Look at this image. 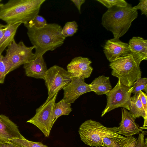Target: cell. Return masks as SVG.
<instances>
[{
    "mask_svg": "<svg viewBox=\"0 0 147 147\" xmlns=\"http://www.w3.org/2000/svg\"><path fill=\"white\" fill-rule=\"evenodd\" d=\"M134 90L132 93L135 94L140 91H144L147 93V78H138L134 83Z\"/></svg>",
    "mask_w": 147,
    "mask_h": 147,
    "instance_id": "603a6c76",
    "label": "cell"
},
{
    "mask_svg": "<svg viewBox=\"0 0 147 147\" xmlns=\"http://www.w3.org/2000/svg\"><path fill=\"white\" fill-rule=\"evenodd\" d=\"M17 125L5 115H0V143L8 142L14 138H22Z\"/></svg>",
    "mask_w": 147,
    "mask_h": 147,
    "instance_id": "4fadbf2b",
    "label": "cell"
},
{
    "mask_svg": "<svg viewBox=\"0 0 147 147\" xmlns=\"http://www.w3.org/2000/svg\"><path fill=\"white\" fill-rule=\"evenodd\" d=\"M58 92L45 102L36 110L35 115L28 120L38 128L45 137H49L54 124L53 122V110Z\"/></svg>",
    "mask_w": 147,
    "mask_h": 147,
    "instance_id": "ba28073f",
    "label": "cell"
},
{
    "mask_svg": "<svg viewBox=\"0 0 147 147\" xmlns=\"http://www.w3.org/2000/svg\"><path fill=\"white\" fill-rule=\"evenodd\" d=\"M24 24L30 27H33L39 29L44 27L47 23L45 19L43 17L38 15L28 23Z\"/></svg>",
    "mask_w": 147,
    "mask_h": 147,
    "instance_id": "d4e9b609",
    "label": "cell"
},
{
    "mask_svg": "<svg viewBox=\"0 0 147 147\" xmlns=\"http://www.w3.org/2000/svg\"><path fill=\"white\" fill-rule=\"evenodd\" d=\"M10 141L22 147H49L41 142L30 141L24 137L22 138L13 139L10 140Z\"/></svg>",
    "mask_w": 147,
    "mask_h": 147,
    "instance_id": "44dd1931",
    "label": "cell"
},
{
    "mask_svg": "<svg viewBox=\"0 0 147 147\" xmlns=\"http://www.w3.org/2000/svg\"><path fill=\"white\" fill-rule=\"evenodd\" d=\"M138 16L137 10L131 4L124 7L114 6L103 14L101 24L112 33L114 38H119L127 31Z\"/></svg>",
    "mask_w": 147,
    "mask_h": 147,
    "instance_id": "3957f363",
    "label": "cell"
},
{
    "mask_svg": "<svg viewBox=\"0 0 147 147\" xmlns=\"http://www.w3.org/2000/svg\"><path fill=\"white\" fill-rule=\"evenodd\" d=\"M118 127H106L100 122L90 119L83 123L78 130L81 140L91 147L103 146L102 139L109 137L123 140L126 137L118 134Z\"/></svg>",
    "mask_w": 147,
    "mask_h": 147,
    "instance_id": "277c9868",
    "label": "cell"
},
{
    "mask_svg": "<svg viewBox=\"0 0 147 147\" xmlns=\"http://www.w3.org/2000/svg\"><path fill=\"white\" fill-rule=\"evenodd\" d=\"M143 59L140 57L130 53L110 62L111 74L119 79L121 83L127 87L133 85L134 82L141 77L140 65Z\"/></svg>",
    "mask_w": 147,
    "mask_h": 147,
    "instance_id": "5b68a950",
    "label": "cell"
},
{
    "mask_svg": "<svg viewBox=\"0 0 147 147\" xmlns=\"http://www.w3.org/2000/svg\"><path fill=\"white\" fill-rule=\"evenodd\" d=\"M118 140L112 138L104 137L102 139L103 146L108 147H121Z\"/></svg>",
    "mask_w": 147,
    "mask_h": 147,
    "instance_id": "f1b7e54d",
    "label": "cell"
},
{
    "mask_svg": "<svg viewBox=\"0 0 147 147\" xmlns=\"http://www.w3.org/2000/svg\"><path fill=\"white\" fill-rule=\"evenodd\" d=\"M3 56L0 55V84L4 83L6 76L8 74L7 67L3 59Z\"/></svg>",
    "mask_w": 147,
    "mask_h": 147,
    "instance_id": "484cf974",
    "label": "cell"
},
{
    "mask_svg": "<svg viewBox=\"0 0 147 147\" xmlns=\"http://www.w3.org/2000/svg\"><path fill=\"white\" fill-rule=\"evenodd\" d=\"M46 0H10L0 6V20L7 24L28 23L38 13Z\"/></svg>",
    "mask_w": 147,
    "mask_h": 147,
    "instance_id": "7a4b0ae2",
    "label": "cell"
},
{
    "mask_svg": "<svg viewBox=\"0 0 147 147\" xmlns=\"http://www.w3.org/2000/svg\"><path fill=\"white\" fill-rule=\"evenodd\" d=\"M63 99L66 102L74 103L80 96L91 92L89 84L84 80L76 78H71L70 82L63 88Z\"/></svg>",
    "mask_w": 147,
    "mask_h": 147,
    "instance_id": "8fae6325",
    "label": "cell"
},
{
    "mask_svg": "<svg viewBox=\"0 0 147 147\" xmlns=\"http://www.w3.org/2000/svg\"><path fill=\"white\" fill-rule=\"evenodd\" d=\"M128 46L130 53L147 59V40L139 36H134L130 39Z\"/></svg>",
    "mask_w": 147,
    "mask_h": 147,
    "instance_id": "2e32d148",
    "label": "cell"
},
{
    "mask_svg": "<svg viewBox=\"0 0 147 147\" xmlns=\"http://www.w3.org/2000/svg\"><path fill=\"white\" fill-rule=\"evenodd\" d=\"M136 147H147V138H144V134H139Z\"/></svg>",
    "mask_w": 147,
    "mask_h": 147,
    "instance_id": "4dcf8cb0",
    "label": "cell"
},
{
    "mask_svg": "<svg viewBox=\"0 0 147 147\" xmlns=\"http://www.w3.org/2000/svg\"><path fill=\"white\" fill-rule=\"evenodd\" d=\"M77 8L80 13H81V7L82 4L85 3V0H71Z\"/></svg>",
    "mask_w": 147,
    "mask_h": 147,
    "instance_id": "1f68e13d",
    "label": "cell"
},
{
    "mask_svg": "<svg viewBox=\"0 0 147 147\" xmlns=\"http://www.w3.org/2000/svg\"><path fill=\"white\" fill-rule=\"evenodd\" d=\"M23 67L27 76L44 80L47 69L43 56L24 64Z\"/></svg>",
    "mask_w": 147,
    "mask_h": 147,
    "instance_id": "9a60e30c",
    "label": "cell"
},
{
    "mask_svg": "<svg viewBox=\"0 0 147 147\" xmlns=\"http://www.w3.org/2000/svg\"><path fill=\"white\" fill-rule=\"evenodd\" d=\"M133 86H126L122 84L119 79L115 87L109 92L106 93L107 105L102 113L103 117L106 113L115 109L123 107L129 110L131 96L134 90Z\"/></svg>",
    "mask_w": 147,
    "mask_h": 147,
    "instance_id": "52a82bcc",
    "label": "cell"
},
{
    "mask_svg": "<svg viewBox=\"0 0 147 147\" xmlns=\"http://www.w3.org/2000/svg\"><path fill=\"white\" fill-rule=\"evenodd\" d=\"M2 5V3H0V6H1Z\"/></svg>",
    "mask_w": 147,
    "mask_h": 147,
    "instance_id": "d590c367",
    "label": "cell"
},
{
    "mask_svg": "<svg viewBox=\"0 0 147 147\" xmlns=\"http://www.w3.org/2000/svg\"><path fill=\"white\" fill-rule=\"evenodd\" d=\"M72 111L71 104L65 102L63 99L57 103H55L53 110V122L54 124L60 116L68 115Z\"/></svg>",
    "mask_w": 147,
    "mask_h": 147,
    "instance_id": "ffe728a7",
    "label": "cell"
},
{
    "mask_svg": "<svg viewBox=\"0 0 147 147\" xmlns=\"http://www.w3.org/2000/svg\"><path fill=\"white\" fill-rule=\"evenodd\" d=\"M141 101L144 109L145 115L144 123L143 127H147V94L142 91H140Z\"/></svg>",
    "mask_w": 147,
    "mask_h": 147,
    "instance_id": "83f0119b",
    "label": "cell"
},
{
    "mask_svg": "<svg viewBox=\"0 0 147 147\" xmlns=\"http://www.w3.org/2000/svg\"><path fill=\"white\" fill-rule=\"evenodd\" d=\"M1 1V0H0V2Z\"/></svg>",
    "mask_w": 147,
    "mask_h": 147,
    "instance_id": "8d00e7d4",
    "label": "cell"
},
{
    "mask_svg": "<svg viewBox=\"0 0 147 147\" xmlns=\"http://www.w3.org/2000/svg\"><path fill=\"white\" fill-rule=\"evenodd\" d=\"M44 80L48 90L47 98H49L69 84L71 78L67 71L55 65L47 69Z\"/></svg>",
    "mask_w": 147,
    "mask_h": 147,
    "instance_id": "9c48e42d",
    "label": "cell"
},
{
    "mask_svg": "<svg viewBox=\"0 0 147 147\" xmlns=\"http://www.w3.org/2000/svg\"><path fill=\"white\" fill-rule=\"evenodd\" d=\"M113 38L107 40L103 47V51L110 62L130 53L128 44Z\"/></svg>",
    "mask_w": 147,
    "mask_h": 147,
    "instance_id": "7c38bea8",
    "label": "cell"
},
{
    "mask_svg": "<svg viewBox=\"0 0 147 147\" xmlns=\"http://www.w3.org/2000/svg\"><path fill=\"white\" fill-rule=\"evenodd\" d=\"M5 30V25L0 24V41L3 35Z\"/></svg>",
    "mask_w": 147,
    "mask_h": 147,
    "instance_id": "836d02e7",
    "label": "cell"
},
{
    "mask_svg": "<svg viewBox=\"0 0 147 147\" xmlns=\"http://www.w3.org/2000/svg\"><path fill=\"white\" fill-rule=\"evenodd\" d=\"M108 147L105 146H99V147Z\"/></svg>",
    "mask_w": 147,
    "mask_h": 147,
    "instance_id": "e575fe53",
    "label": "cell"
},
{
    "mask_svg": "<svg viewBox=\"0 0 147 147\" xmlns=\"http://www.w3.org/2000/svg\"><path fill=\"white\" fill-rule=\"evenodd\" d=\"M108 9L114 6L121 7H126L128 4L124 0H97Z\"/></svg>",
    "mask_w": 147,
    "mask_h": 147,
    "instance_id": "cb8c5ba5",
    "label": "cell"
},
{
    "mask_svg": "<svg viewBox=\"0 0 147 147\" xmlns=\"http://www.w3.org/2000/svg\"><path fill=\"white\" fill-rule=\"evenodd\" d=\"M118 142L121 147H136L137 143V139L133 136L126 137L123 140H119Z\"/></svg>",
    "mask_w": 147,
    "mask_h": 147,
    "instance_id": "4316f807",
    "label": "cell"
},
{
    "mask_svg": "<svg viewBox=\"0 0 147 147\" xmlns=\"http://www.w3.org/2000/svg\"><path fill=\"white\" fill-rule=\"evenodd\" d=\"M129 113L136 119L142 117L145 119V112L141 101L140 92L131 97Z\"/></svg>",
    "mask_w": 147,
    "mask_h": 147,
    "instance_id": "d6986e66",
    "label": "cell"
},
{
    "mask_svg": "<svg viewBox=\"0 0 147 147\" xmlns=\"http://www.w3.org/2000/svg\"><path fill=\"white\" fill-rule=\"evenodd\" d=\"M0 147H22L20 145L10 142L4 143H0Z\"/></svg>",
    "mask_w": 147,
    "mask_h": 147,
    "instance_id": "d6a6232c",
    "label": "cell"
},
{
    "mask_svg": "<svg viewBox=\"0 0 147 147\" xmlns=\"http://www.w3.org/2000/svg\"><path fill=\"white\" fill-rule=\"evenodd\" d=\"M3 59L8 70V73L20 65L36 58L32 50L35 47H26L22 41L17 43L14 39L8 46Z\"/></svg>",
    "mask_w": 147,
    "mask_h": 147,
    "instance_id": "8992f818",
    "label": "cell"
},
{
    "mask_svg": "<svg viewBox=\"0 0 147 147\" xmlns=\"http://www.w3.org/2000/svg\"><path fill=\"white\" fill-rule=\"evenodd\" d=\"M92 61L88 58L81 56L73 59L67 66V71L71 78H76L84 80L90 76L93 68Z\"/></svg>",
    "mask_w": 147,
    "mask_h": 147,
    "instance_id": "30bf717a",
    "label": "cell"
},
{
    "mask_svg": "<svg viewBox=\"0 0 147 147\" xmlns=\"http://www.w3.org/2000/svg\"><path fill=\"white\" fill-rule=\"evenodd\" d=\"M21 24L19 23L5 25V31L0 41V55L2 54L5 48L14 39L17 30Z\"/></svg>",
    "mask_w": 147,
    "mask_h": 147,
    "instance_id": "ac0fdd59",
    "label": "cell"
},
{
    "mask_svg": "<svg viewBox=\"0 0 147 147\" xmlns=\"http://www.w3.org/2000/svg\"><path fill=\"white\" fill-rule=\"evenodd\" d=\"M24 24L31 42L35 47L36 58L43 56L47 51H53L64 43L65 38L61 33L62 28L58 24H47L39 29Z\"/></svg>",
    "mask_w": 147,
    "mask_h": 147,
    "instance_id": "6da1fadb",
    "label": "cell"
},
{
    "mask_svg": "<svg viewBox=\"0 0 147 147\" xmlns=\"http://www.w3.org/2000/svg\"><path fill=\"white\" fill-rule=\"evenodd\" d=\"M89 86L91 91L99 95L105 94L112 89L109 78L103 75L95 78Z\"/></svg>",
    "mask_w": 147,
    "mask_h": 147,
    "instance_id": "e0dca14e",
    "label": "cell"
},
{
    "mask_svg": "<svg viewBox=\"0 0 147 147\" xmlns=\"http://www.w3.org/2000/svg\"><path fill=\"white\" fill-rule=\"evenodd\" d=\"M121 112V120L118 127V134L127 137L135 134H145V132L135 123V119L127 109L122 108Z\"/></svg>",
    "mask_w": 147,
    "mask_h": 147,
    "instance_id": "5bb4252c",
    "label": "cell"
},
{
    "mask_svg": "<svg viewBox=\"0 0 147 147\" xmlns=\"http://www.w3.org/2000/svg\"><path fill=\"white\" fill-rule=\"evenodd\" d=\"M134 9L137 10L140 9L141 11L142 15H147V0H140V2L137 5L133 7Z\"/></svg>",
    "mask_w": 147,
    "mask_h": 147,
    "instance_id": "f546056e",
    "label": "cell"
},
{
    "mask_svg": "<svg viewBox=\"0 0 147 147\" xmlns=\"http://www.w3.org/2000/svg\"><path fill=\"white\" fill-rule=\"evenodd\" d=\"M78 30V25L75 21L67 22L62 28L61 33L65 38L73 36Z\"/></svg>",
    "mask_w": 147,
    "mask_h": 147,
    "instance_id": "7402d4cb",
    "label": "cell"
}]
</instances>
